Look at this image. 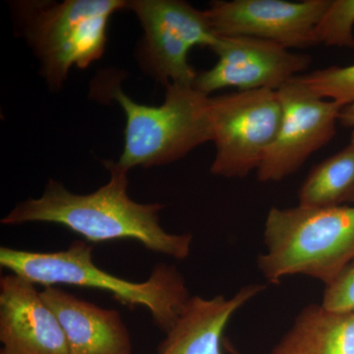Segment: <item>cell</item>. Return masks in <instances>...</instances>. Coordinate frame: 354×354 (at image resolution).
<instances>
[{"label":"cell","mask_w":354,"mask_h":354,"mask_svg":"<svg viewBox=\"0 0 354 354\" xmlns=\"http://www.w3.org/2000/svg\"><path fill=\"white\" fill-rule=\"evenodd\" d=\"M348 203H351V204L354 205V192L351 194V196L349 197Z\"/></svg>","instance_id":"obj_21"},{"label":"cell","mask_w":354,"mask_h":354,"mask_svg":"<svg viewBox=\"0 0 354 354\" xmlns=\"http://www.w3.org/2000/svg\"><path fill=\"white\" fill-rule=\"evenodd\" d=\"M0 354H8L6 353V351H4V349H1V351H0Z\"/></svg>","instance_id":"obj_22"},{"label":"cell","mask_w":354,"mask_h":354,"mask_svg":"<svg viewBox=\"0 0 354 354\" xmlns=\"http://www.w3.org/2000/svg\"><path fill=\"white\" fill-rule=\"evenodd\" d=\"M295 79L317 97L339 102L342 106L354 104V64L317 69Z\"/></svg>","instance_id":"obj_16"},{"label":"cell","mask_w":354,"mask_h":354,"mask_svg":"<svg viewBox=\"0 0 354 354\" xmlns=\"http://www.w3.org/2000/svg\"><path fill=\"white\" fill-rule=\"evenodd\" d=\"M264 290L263 285H249L230 298L190 297L158 354H221V337L230 318Z\"/></svg>","instance_id":"obj_13"},{"label":"cell","mask_w":354,"mask_h":354,"mask_svg":"<svg viewBox=\"0 0 354 354\" xmlns=\"http://www.w3.org/2000/svg\"><path fill=\"white\" fill-rule=\"evenodd\" d=\"M354 0H330L315 29L317 44L354 48Z\"/></svg>","instance_id":"obj_17"},{"label":"cell","mask_w":354,"mask_h":354,"mask_svg":"<svg viewBox=\"0 0 354 354\" xmlns=\"http://www.w3.org/2000/svg\"><path fill=\"white\" fill-rule=\"evenodd\" d=\"M106 167L111 178L95 192L75 194L50 179L41 197L20 202L2 218V225L32 221L57 223L88 241L135 239L155 252L186 259L192 235L165 232L158 218V212L164 206L133 201L127 194L128 171L113 162H106Z\"/></svg>","instance_id":"obj_1"},{"label":"cell","mask_w":354,"mask_h":354,"mask_svg":"<svg viewBox=\"0 0 354 354\" xmlns=\"http://www.w3.org/2000/svg\"><path fill=\"white\" fill-rule=\"evenodd\" d=\"M322 306L330 311H354V258L326 286Z\"/></svg>","instance_id":"obj_18"},{"label":"cell","mask_w":354,"mask_h":354,"mask_svg":"<svg viewBox=\"0 0 354 354\" xmlns=\"http://www.w3.org/2000/svg\"><path fill=\"white\" fill-rule=\"evenodd\" d=\"M283 108L274 143L258 169L262 183H278L299 171L335 134L339 102L317 97L295 78L278 90Z\"/></svg>","instance_id":"obj_8"},{"label":"cell","mask_w":354,"mask_h":354,"mask_svg":"<svg viewBox=\"0 0 354 354\" xmlns=\"http://www.w3.org/2000/svg\"><path fill=\"white\" fill-rule=\"evenodd\" d=\"M270 354H354V311L309 305Z\"/></svg>","instance_id":"obj_14"},{"label":"cell","mask_w":354,"mask_h":354,"mask_svg":"<svg viewBox=\"0 0 354 354\" xmlns=\"http://www.w3.org/2000/svg\"><path fill=\"white\" fill-rule=\"evenodd\" d=\"M264 242L267 249L257 263L270 283L304 274L329 285L354 258V205L272 207Z\"/></svg>","instance_id":"obj_3"},{"label":"cell","mask_w":354,"mask_h":354,"mask_svg":"<svg viewBox=\"0 0 354 354\" xmlns=\"http://www.w3.org/2000/svg\"><path fill=\"white\" fill-rule=\"evenodd\" d=\"M354 192V129L351 143L317 165L298 191L300 206L326 208L348 203Z\"/></svg>","instance_id":"obj_15"},{"label":"cell","mask_w":354,"mask_h":354,"mask_svg":"<svg viewBox=\"0 0 354 354\" xmlns=\"http://www.w3.org/2000/svg\"><path fill=\"white\" fill-rule=\"evenodd\" d=\"M228 349H230V353L232 354H241L239 353V351H236V349L234 348V346H230V344H227Z\"/></svg>","instance_id":"obj_20"},{"label":"cell","mask_w":354,"mask_h":354,"mask_svg":"<svg viewBox=\"0 0 354 354\" xmlns=\"http://www.w3.org/2000/svg\"><path fill=\"white\" fill-rule=\"evenodd\" d=\"M339 122L346 127L353 128L354 129V104L344 106L339 113Z\"/></svg>","instance_id":"obj_19"},{"label":"cell","mask_w":354,"mask_h":354,"mask_svg":"<svg viewBox=\"0 0 354 354\" xmlns=\"http://www.w3.org/2000/svg\"><path fill=\"white\" fill-rule=\"evenodd\" d=\"M330 0H216L204 10L218 37H251L286 48L316 46V26Z\"/></svg>","instance_id":"obj_10"},{"label":"cell","mask_w":354,"mask_h":354,"mask_svg":"<svg viewBox=\"0 0 354 354\" xmlns=\"http://www.w3.org/2000/svg\"><path fill=\"white\" fill-rule=\"evenodd\" d=\"M212 50L218 62L200 72L194 88L209 95L225 88L239 91H278L291 79L304 74L311 57L290 51L281 44L251 37H218Z\"/></svg>","instance_id":"obj_9"},{"label":"cell","mask_w":354,"mask_h":354,"mask_svg":"<svg viewBox=\"0 0 354 354\" xmlns=\"http://www.w3.org/2000/svg\"><path fill=\"white\" fill-rule=\"evenodd\" d=\"M23 36L41 64L50 90H59L72 67L87 68L104 55L109 19L124 0L21 1L14 6Z\"/></svg>","instance_id":"obj_4"},{"label":"cell","mask_w":354,"mask_h":354,"mask_svg":"<svg viewBox=\"0 0 354 354\" xmlns=\"http://www.w3.org/2000/svg\"><path fill=\"white\" fill-rule=\"evenodd\" d=\"M0 342L8 354H70L62 325L41 292L15 274L0 281Z\"/></svg>","instance_id":"obj_11"},{"label":"cell","mask_w":354,"mask_h":354,"mask_svg":"<svg viewBox=\"0 0 354 354\" xmlns=\"http://www.w3.org/2000/svg\"><path fill=\"white\" fill-rule=\"evenodd\" d=\"M281 115L278 91H239L212 97V142L216 149L212 174L244 178L258 171L278 134Z\"/></svg>","instance_id":"obj_6"},{"label":"cell","mask_w":354,"mask_h":354,"mask_svg":"<svg viewBox=\"0 0 354 354\" xmlns=\"http://www.w3.org/2000/svg\"><path fill=\"white\" fill-rule=\"evenodd\" d=\"M127 9L143 28L138 58L147 73L165 87L193 85L198 72L188 62L191 50H212L218 39L205 11L181 0H130Z\"/></svg>","instance_id":"obj_7"},{"label":"cell","mask_w":354,"mask_h":354,"mask_svg":"<svg viewBox=\"0 0 354 354\" xmlns=\"http://www.w3.org/2000/svg\"><path fill=\"white\" fill-rule=\"evenodd\" d=\"M41 297L62 325L70 354H132L131 337L115 310L101 308L55 286H46Z\"/></svg>","instance_id":"obj_12"},{"label":"cell","mask_w":354,"mask_h":354,"mask_svg":"<svg viewBox=\"0 0 354 354\" xmlns=\"http://www.w3.org/2000/svg\"><path fill=\"white\" fill-rule=\"evenodd\" d=\"M109 95L127 118L124 147L116 164L128 171L171 164L212 141V97L193 85L167 86L158 106L133 101L120 87L111 88Z\"/></svg>","instance_id":"obj_5"},{"label":"cell","mask_w":354,"mask_h":354,"mask_svg":"<svg viewBox=\"0 0 354 354\" xmlns=\"http://www.w3.org/2000/svg\"><path fill=\"white\" fill-rule=\"evenodd\" d=\"M92 252L93 247L82 241H74L66 250L50 253L1 247L0 265L46 288L70 285L109 291L122 304L146 307L156 325L169 332L191 297L176 268L158 264L149 279L134 283L97 268Z\"/></svg>","instance_id":"obj_2"}]
</instances>
